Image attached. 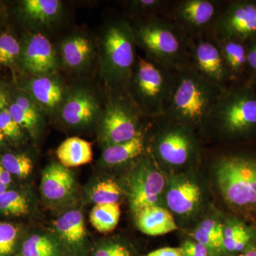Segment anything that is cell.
<instances>
[{
	"label": "cell",
	"mask_w": 256,
	"mask_h": 256,
	"mask_svg": "<svg viewBox=\"0 0 256 256\" xmlns=\"http://www.w3.org/2000/svg\"><path fill=\"white\" fill-rule=\"evenodd\" d=\"M18 229L13 224L0 223V256H11L18 240Z\"/></svg>",
	"instance_id": "obj_33"
},
{
	"label": "cell",
	"mask_w": 256,
	"mask_h": 256,
	"mask_svg": "<svg viewBox=\"0 0 256 256\" xmlns=\"http://www.w3.org/2000/svg\"><path fill=\"white\" fill-rule=\"evenodd\" d=\"M24 68L36 75L50 74L56 68L54 50L46 36L41 34L32 35L22 54Z\"/></svg>",
	"instance_id": "obj_13"
},
{
	"label": "cell",
	"mask_w": 256,
	"mask_h": 256,
	"mask_svg": "<svg viewBox=\"0 0 256 256\" xmlns=\"http://www.w3.org/2000/svg\"><path fill=\"white\" fill-rule=\"evenodd\" d=\"M132 26L126 18L108 25L102 40V72L112 92L129 96V84L136 64Z\"/></svg>",
	"instance_id": "obj_6"
},
{
	"label": "cell",
	"mask_w": 256,
	"mask_h": 256,
	"mask_svg": "<svg viewBox=\"0 0 256 256\" xmlns=\"http://www.w3.org/2000/svg\"><path fill=\"white\" fill-rule=\"evenodd\" d=\"M4 134H3V132H2L1 130H0V143L2 142L3 139H4Z\"/></svg>",
	"instance_id": "obj_46"
},
{
	"label": "cell",
	"mask_w": 256,
	"mask_h": 256,
	"mask_svg": "<svg viewBox=\"0 0 256 256\" xmlns=\"http://www.w3.org/2000/svg\"><path fill=\"white\" fill-rule=\"evenodd\" d=\"M216 40L230 74L232 84H245L248 74L247 44L234 40Z\"/></svg>",
	"instance_id": "obj_18"
},
{
	"label": "cell",
	"mask_w": 256,
	"mask_h": 256,
	"mask_svg": "<svg viewBox=\"0 0 256 256\" xmlns=\"http://www.w3.org/2000/svg\"><path fill=\"white\" fill-rule=\"evenodd\" d=\"M227 0H174L166 15L190 40L212 35Z\"/></svg>",
	"instance_id": "obj_9"
},
{
	"label": "cell",
	"mask_w": 256,
	"mask_h": 256,
	"mask_svg": "<svg viewBox=\"0 0 256 256\" xmlns=\"http://www.w3.org/2000/svg\"><path fill=\"white\" fill-rule=\"evenodd\" d=\"M136 217L138 228L146 235L158 236L178 228L173 216L159 205L144 208Z\"/></svg>",
	"instance_id": "obj_20"
},
{
	"label": "cell",
	"mask_w": 256,
	"mask_h": 256,
	"mask_svg": "<svg viewBox=\"0 0 256 256\" xmlns=\"http://www.w3.org/2000/svg\"><path fill=\"white\" fill-rule=\"evenodd\" d=\"M30 205L26 197L16 191H6L0 194V212L5 214L22 216L28 213Z\"/></svg>",
	"instance_id": "obj_31"
},
{
	"label": "cell",
	"mask_w": 256,
	"mask_h": 256,
	"mask_svg": "<svg viewBox=\"0 0 256 256\" xmlns=\"http://www.w3.org/2000/svg\"><path fill=\"white\" fill-rule=\"evenodd\" d=\"M131 26L134 43L146 58L180 72L190 66L191 40L170 18L141 20Z\"/></svg>",
	"instance_id": "obj_3"
},
{
	"label": "cell",
	"mask_w": 256,
	"mask_h": 256,
	"mask_svg": "<svg viewBox=\"0 0 256 256\" xmlns=\"http://www.w3.org/2000/svg\"><path fill=\"white\" fill-rule=\"evenodd\" d=\"M212 36L248 43L256 38V0H227Z\"/></svg>",
	"instance_id": "obj_11"
},
{
	"label": "cell",
	"mask_w": 256,
	"mask_h": 256,
	"mask_svg": "<svg viewBox=\"0 0 256 256\" xmlns=\"http://www.w3.org/2000/svg\"><path fill=\"white\" fill-rule=\"evenodd\" d=\"M227 143L256 140V88L232 84L210 111L201 132Z\"/></svg>",
	"instance_id": "obj_2"
},
{
	"label": "cell",
	"mask_w": 256,
	"mask_h": 256,
	"mask_svg": "<svg viewBox=\"0 0 256 256\" xmlns=\"http://www.w3.org/2000/svg\"><path fill=\"white\" fill-rule=\"evenodd\" d=\"M146 134L144 130L127 142L106 146L102 152V161L108 166H119L142 156L148 148Z\"/></svg>",
	"instance_id": "obj_21"
},
{
	"label": "cell",
	"mask_w": 256,
	"mask_h": 256,
	"mask_svg": "<svg viewBox=\"0 0 256 256\" xmlns=\"http://www.w3.org/2000/svg\"><path fill=\"white\" fill-rule=\"evenodd\" d=\"M224 256L244 252L256 242V227L230 215L224 220Z\"/></svg>",
	"instance_id": "obj_17"
},
{
	"label": "cell",
	"mask_w": 256,
	"mask_h": 256,
	"mask_svg": "<svg viewBox=\"0 0 256 256\" xmlns=\"http://www.w3.org/2000/svg\"><path fill=\"white\" fill-rule=\"evenodd\" d=\"M224 90L202 78L188 66L182 70L178 87L163 116L200 132Z\"/></svg>",
	"instance_id": "obj_5"
},
{
	"label": "cell",
	"mask_w": 256,
	"mask_h": 256,
	"mask_svg": "<svg viewBox=\"0 0 256 256\" xmlns=\"http://www.w3.org/2000/svg\"><path fill=\"white\" fill-rule=\"evenodd\" d=\"M60 240L70 248L78 250L86 240L84 216L80 210H69L54 223Z\"/></svg>",
	"instance_id": "obj_19"
},
{
	"label": "cell",
	"mask_w": 256,
	"mask_h": 256,
	"mask_svg": "<svg viewBox=\"0 0 256 256\" xmlns=\"http://www.w3.org/2000/svg\"><path fill=\"white\" fill-rule=\"evenodd\" d=\"M183 256H214L208 248L192 239H188L180 247Z\"/></svg>",
	"instance_id": "obj_39"
},
{
	"label": "cell",
	"mask_w": 256,
	"mask_h": 256,
	"mask_svg": "<svg viewBox=\"0 0 256 256\" xmlns=\"http://www.w3.org/2000/svg\"><path fill=\"white\" fill-rule=\"evenodd\" d=\"M228 144L214 164L217 188L232 215L256 227V140Z\"/></svg>",
	"instance_id": "obj_1"
},
{
	"label": "cell",
	"mask_w": 256,
	"mask_h": 256,
	"mask_svg": "<svg viewBox=\"0 0 256 256\" xmlns=\"http://www.w3.org/2000/svg\"><path fill=\"white\" fill-rule=\"evenodd\" d=\"M181 72L138 56L130 82L129 96L144 116L154 118L164 116Z\"/></svg>",
	"instance_id": "obj_4"
},
{
	"label": "cell",
	"mask_w": 256,
	"mask_h": 256,
	"mask_svg": "<svg viewBox=\"0 0 256 256\" xmlns=\"http://www.w3.org/2000/svg\"><path fill=\"white\" fill-rule=\"evenodd\" d=\"M22 256H60V245L53 237L35 234L24 242Z\"/></svg>",
	"instance_id": "obj_28"
},
{
	"label": "cell",
	"mask_w": 256,
	"mask_h": 256,
	"mask_svg": "<svg viewBox=\"0 0 256 256\" xmlns=\"http://www.w3.org/2000/svg\"><path fill=\"white\" fill-rule=\"evenodd\" d=\"M60 50L64 64L74 69L84 68L94 54L92 43L82 36H74L66 40Z\"/></svg>",
	"instance_id": "obj_24"
},
{
	"label": "cell",
	"mask_w": 256,
	"mask_h": 256,
	"mask_svg": "<svg viewBox=\"0 0 256 256\" xmlns=\"http://www.w3.org/2000/svg\"><path fill=\"white\" fill-rule=\"evenodd\" d=\"M20 44L10 34L0 35V64H11L20 54Z\"/></svg>",
	"instance_id": "obj_34"
},
{
	"label": "cell",
	"mask_w": 256,
	"mask_h": 256,
	"mask_svg": "<svg viewBox=\"0 0 256 256\" xmlns=\"http://www.w3.org/2000/svg\"><path fill=\"white\" fill-rule=\"evenodd\" d=\"M73 173L62 164L48 165L42 172V193L46 200L58 202L68 200L74 192Z\"/></svg>",
	"instance_id": "obj_16"
},
{
	"label": "cell",
	"mask_w": 256,
	"mask_h": 256,
	"mask_svg": "<svg viewBox=\"0 0 256 256\" xmlns=\"http://www.w3.org/2000/svg\"><path fill=\"white\" fill-rule=\"evenodd\" d=\"M8 111L10 116L20 128H25L31 132H34L38 120L26 114L16 104H12Z\"/></svg>",
	"instance_id": "obj_35"
},
{
	"label": "cell",
	"mask_w": 256,
	"mask_h": 256,
	"mask_svg": "<svg viewBox=\"0 0 256 256\" xmlns=\"http://www.w3.org/2000/svg\"><path fill=\"white\" fill-rule=\"evenodd\" d=\"M192 238L210 249L214 256H224V220L208 218L202 220L192 234Z\"/></svg>",
	"instance_id": "obj_23"
},
{
	"label": "cell",
	"mask_w": 256,
	"mask_h": 256,
	"mask_svg": "<svg viewBox=\"0 0 256 256\" xmlns=\"http://www.w3.org/2000/svg\"><path fill=\"white\" fill-rule=\"evenodd\" d=\"M56 156L66 168L88 164L92 160V144L80 138H67L58 146Z\"/></svg>",
	"instance_id": "obj_22"
},
{
	"label": "cell",
	"mask_w": 256,
	"mask_h": 256,
	"mask_svg": "<svg viewBox=\"0 0 256 256\" xmlns=\"http://www.w3.org/2000/svg\"><path fill=\"white\" fill-rule=\"evenodd\" d=\"M8 104V98L2 90H0V111L2 110L5 106Z\"/></svg>",
	"instance_id": "obj_44"
},
{
	"label": "cell",
	"mask_w": 256,
	"mask_h": 256,
	"mask_svg": "<svg viewBox=\"0 0 256 256\" xmlns=\"http://www.w3.org/2000/svg\"><path fill=\"white\" fill-rule=\"evenodd\" d=\"M0 182L8 186L12 182L11 174L5 170L3 165L2 164L1 161H0Z\"/></svg>",
	"instance_id": "obj_42"
},
{
	"label": "cell",
	"mask_w": 256,
	"mask_h": 256,
	"mask_svg": "<svg viewBox=\"0 0 256 256\" xmlns=\"http://www.w3.org/2000/svg\"><path fill=\"white\" fill-rule=\"evenodd\" d=\"M227 256H256V242L248 247L244 252Z\"/></svg>",
	"instance_id": "obj_43"
},
{
	"label": "cell",
	"mask_w": 256,
	"mask_h": 256,
	"mask_svg": "<svg viewBox=\"0 0 256 256\" xmlns=\"http://www.w3.org/2000/svg\"><path fill=\"white\" fill-rule=\"evenodd\" d=\"M30 90L38 102L50 109L58 106L64 96L62 84L46 76L34 79L30 84Z\"/></svg>",
	"instance_id": "obj_25"
},
{
	"label": "cell",
	"mask_w": 256,
	"mask_h": 256,
	"mask_svg": "<svg viewBox=\"0 0 256 256\" xmlns=\"http://www.w3.org/2000/svg\"><path fill=\"white\" fill-rule=\"evenodd\" d=\"M120 217V207L118 203L96 204L90 214V222L92 226L102 234L114 230Z\"/></svg>",
	"instance_id": "obj_26"
},
{
	"label": "cell",
	"mask_w": 256,
	"mask_h": 256,
	"mask_svg": "<svg viewBox=\"0 0 256 256\" xmlns=\"http://www.w3.org/2000/svg\"><path fill=\"white\" fill-rule=\"evenodd\" d=\"M154 128L149 153L156 163L173 168L188 164L198 153L196 133L190 128L176 124L164 116L151 119Z\"/></svg>",
	"instance_id": "obj_7"
},
{
	"label": "cell",
	"mask_w": 256,
	"mask_h": 256,
	"mask_svg": "<svg viewBox=\"0 0 256 256\" xmlns=\"http://www.w3.org/2000/svg\"><path fill=\"white\" fill-rule=\"evenodd\" d=\"M2 164L10 174L25 178L31 174L33 162L26 154H5L2 156Z\"/></svg>",
	"instance_id": "obj_32"
},
{
	"label": "cell",
	"mask_w": 256,
	"mask_h": 256,
	"mask_svg": "<svg viewBox=\"0 0 256 256\" xmlns=\"http://www.w3.org/2000/svg\"><path fill=\"white\" fill-rule=\"evenodd\" d=\"M202 192L197 184L186 178L172 182L166 193V202L172 212L180 216H188L198 208Z\"/></svg>",
	"instance_id": "obj_15"
},
{
	"label": "cell",
	"mask_w": 256,
	"mask_h": 256,
	"mask_svg": "<svg viewBox=\"0 0 256 256\" xmlns=\"http://www.w3.org/2000/svg\"><path fill=\"white\" fill-rule=\"evenodd\" d=\"M146 118L130 96L109 89L99 124L101 143L106 148L130 140L144 130Z\"/></svg>",
	"instance_id": "obj_8"
},
{
	"label": "cell",
	"mask_w": 256,
	"mask_h": 256,
	"mask_svg": "<svg viewBox=\"0 0 256 256\" xmlns=\"http://www.w3.org/2000/svg\"><path fill=\"white\" fill-rule=\"evenodd\" d=\"M146 256H183L180 248L166 247L153 250Z\"/></svg>",
	"instance_id": "obj_41"
},
{
	"label": "cell",
	"mask_w": 256,
	"mask_h": 256,
	"mask_svg": "<svg viewBox=\"0 0 256 256\" xmlns=\"http://www.w3.org/2000/svg\"><path fill=\"white\" fill-rule=\"evenodd\" d=\"M6 188H8V186L5 185L2 182H0V194H2L4 193V192L8 191Z\"/></svg>",
	"instance_id": "obj_45"
},
{
	"label": "cell",
	"mask_w": 256,
	"mask_h": 256,
	"mask_svg": "<svg viewBox=\"0 0 256 256\" xmlns=\"http://www.w3.org/2000/svg\"><path fill=\"white\" fill-rule=\"evenodd\" d=\"M94 256H132L130 249L120 242H110L98 248Z\"/></svg>",
	"instance_id": "obj_36"
},
{
	"label": "cell",
	"mask_w": 256,
	"mask_h": 256,
	"mask_svg": "<svg viewBox=\"0 0 256 256\" xmlns=\"http://www.w3.org/2000/svg\"><path fill=\"white\" fill-rule=\"evenodd\" d=\"M248 74L245 85L256 88V38L247 43Z\"/></svg>",
	"instance_id": "obj_37"
},
{
	"label": "cell",
	"mask_w": 256,
	"mask_h": 256,
	"mask_svg": "<svg viewBox=\"0 0 256 256\" xmlns=\"http://www.w3.org/2000/svg\"><path fill=\"white\" fill-rule=\"evenodd\" d=\"M100 112V105L90 92L84 90L74 92L65 101L62 118L74 127H84L92 124Z\"/></svg>",
	"instance_id": "obj_14"
},
{
	"label": "cell",
	"mask_w": 256,
	"mask_h": 256,
	"mask_svg": "<svg viewBox=\"0 0 256 256\" xmlns=\"http://www.w3.org/2000/svg\"><path fill=\"white\" fill-rule=\"evenodd\" d=\"M22 5L26 16L38 22L50 21L60 10V2L58 0H25Z\"/></svg>",
	"instance_id": "obj_29"
},
{
	"label": "cell",
	"mask_w": 256,
	"mask_h": 256,
	"mask_svg": "<svg viewBox=\"0 0 256 256\" xmlns=\"http://www.w3.org/2000/svg\"><path fill=\"white\" fill-rule=\"evenodd\" d=\"M15 104L20 106L26 114H30L32 117L38 120L40 114H38V110H37L34 102L30 98L26 97V96H20L16 98Z\"/></svg>",
	"instance_id": "obj_40"
},
{
	"label": "cell",
	"mask_w": 256,
	"mask_h": 256,
	"mask_svg": "<svg viewBox=\"0 0 256 256\" xmlns=\"http://www.w3.org/2000/svg\"><path fill=\"white\" fill-rule=\"evenodd\" d=\"M174 0H134L127 3L128 9L137 21L165 16Z\"/></svg>",
	"instance_id": "obj_27"
},
{
	"label": "cell",
	"mask_w": 256,
	"mask_h": 256,
	"mask_svg": "<svg viewBox=\"0 0 256 256\" xmlns=\"http://www.w3.org/2000/svg\"><path fill=\"white\" fill-rule=\"evenodd\" d=\"M166 186V178L156 160L148 152L134 168L128 180V198L134 215L156 206Z\"/></svg>",
	"instance_id": "obj_10"
},
{
	"label": "cell",
	"mask_w": 256,
	"mask_h": 256,
	"mask_svg": "<svg viewBox=\"0 0 256 256\" xmlns=\"http://www.w3.org/2000/svg\"><path fill=\"white\" fill-rule=\"evenodd\" d=\"M0 130L4 136L10 138H18L21 136L20 127L13 120L6 109L0 112Z\"/></svg>",
	"instance_id": "obj_38"
},
{
	"label": "cell",
	"mask_w": 256,
	"mask_h": 256,
	"mask_svg": "<svg viewBox=\"0 0 256 256\" xmlns=\"http://www.w3.org/2000/svg\"><path fill=\"white\" fill-rule=\"evenodd\" d=\"M190 67L202 78L222 88L232 84L218 42L212 35L191 40Z\"/></svg>",
	"instance_id": "obj_12"
},
{
	"label": "cell",
	"mask_w": 256,
	"mask_h": 256,
	"mask_svg": "<svg viewBox=\"0 0 256 256\" xmlns=\"http://www.w3.org/2000/svg\"><path fill=\"white\" fill-rule=\"evenodd\" d=\"M122 191L114 180L99 182L90 192V198L96 204L118 203Z\"/></svg>",
	"instance_id": "obj_30"
}]
</instances>
